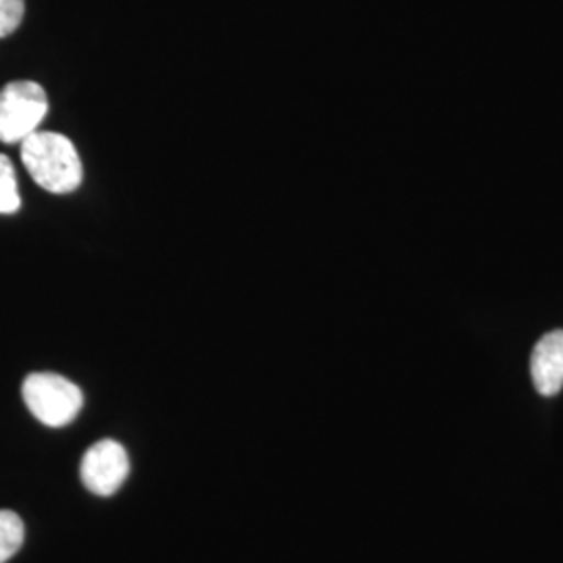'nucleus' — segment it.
Wrapping results in <instances>:
<instances>
[{
    "instance_id": "6",
    "label": "nucleus",
    "mask_w": 563,
    "mask_h": 563,
    "mask_svg": "<svg viewBox=\"0 0 563 563\" xmlns=\"http://www.w3.org/2000/svg\"><path fill=\"white\" fill-rule=\"evenodd\" d=\"M23 522L15 511L0 509V563L9 562L23 544Z\"/></svg>"
},
{
    "instance_id": "5",
    "label": "nucleus",
    "mask_w": 563,
    "mask_h": 563,
    "mask_svg": "<svg viewBox=\"0 0 563 563\" xmlns=\"http://www.w3.org/2000/svg\"><path fill=\"white\" fill-rule=\"evenodd\" d=\"M534 388L543 397H555L563 388V330H553L537 342L530 357Z\"/></svg>"
},
{
    "instance_id": "7",
    "label": "nucleus",
    "mask_w": 563,
    "mask_h": 563,
    "mask_svg": "<svg viewBox=\"0 0 563 563\" xmlns=\"http://www.w3.org/2000/svg\"><path fill=\"white\" fill-rule=\"evenodd\" d=\"M20 207V186L15 167L7 155H0V216L18 213Z\"/></svg>"
},
{
    "instance_id": "1",
    "label": "nucleus",
    "mask_w": 563,
    "mask_h": 563,
    "mask_svg": "<svg viewBox=\"0 0 563 563\" xmlns=\"http://www.w3.org/2000/svg\"><path fill=\"white\" fill-rule=\"evenodd\" d=\"M21 162L46 192L67 195L80 188L84 169L74 142L57 132H34L21 142Z\"/></svg>"
},
{
    "instance_id": "8",
    "label": "nucleus",
    "mask_w": 563,
    "mask_h": 563,
    "mask_svg": "<svg viewBox=\"0 0 563 563\" xmlns=\"http://www.w3.org/2000/svg\"><path fill=\"white\" fill-rule=\"evenodd\" d=\"M25 0H0V38L11 36L23 20Z\"/></svg>"
},
{
    "instance_id": "2",
    "label": "nucleus",
    "mask_w": 563,
    "mask_h": 563,
    "mask_svg": "<svg viewBox=\"0 0 563 563\" xmlns=\"http://www.w3.org/2000/svg\"><path fill=\"white\" fill-rule=\"evenodd\" d=\"M21 395L32 416L48 428L74 422L84 405L80 386L51 372L30 374L23 380Z\"/></svg>"
},
{
    "instance_id": "4",
    "label": "nucleus",
    "mask_w": 563,
    "mask_h": 563,
    "mask_svg": "<svg viewBox=\"0 0 563 563\" xmlns=\"http://www.w3.org/2000/svg\"><path fill=\"white\" fill-rule=\"evenodd\" d=\"M130 474V457L125 446L118 441L104 439L92 444L81 457L80 476L84 486L99 495L111 497L121 488Z\"/></svg>"
},
{
    "instance_id": "3",
    "label": "nucleus",
    "mask_w": 563,
    "mask_h": 563,
    "mask_svg": "<svg viewBox=\"0 0 563 563\" xmlns=\"http://www.w3.org/2000/svg\"><path fill=\"white\" fill-rule=\"evenodd\" d=\"M48 113V99L41 84L30 80L11 81L0 90V142H23Z\"/></svg>"
}]
</instances>
